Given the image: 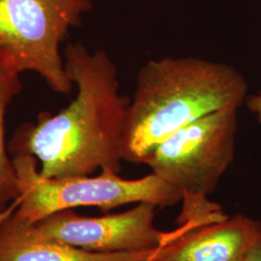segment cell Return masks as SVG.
<instances>
[{"label":"cell","mask_w":261,"mask_h":261,"mask_svg":"<svg viewBox=\"0 0 261 261\" xmlns=\"http://www.w3.org/2000/svg\"><path fill=\"white\" fill-rule=\"evenodd\" d=\"M242 261H261V224H258V228L255 234L251 246L245 253Z\"/></svg>","instance_id":"10"},{"label":"cell","mask_w":261,"mask_h":261,"mask_svg":"<svg viewBox=\"0 0 261 261\" xmlns=\"http://www.w3.org/2000/svg\"><path fill=\"white\" fill-rule=\"evenodd\" d=\"M249 84L234 66L197 56H165L140 67L127 107L122 161L141 164L176 130L212 112L239 110Z\"/></svg>","instance_id":"2"},{"label":"cell","mask_w":261,"mask_h":261,"mask_svg":"<svg viewBox=\"0 0 261 261\" xmlns=\"http://www.w3.org/2000/svg\"><path fill=\"white\" fill-rule=\"evenodd\" d=\"M258 224L237 215L197 226L165 245L150 261H242Z\"/></svg>","instance_id":"8"},{"label":"cell","mask_w":261,"mask_h":261,"mask_svg":"<svg viewBox=\"0 0 261 261\" xmlns=\"http://www.w3.org/2000/svg\"><path fill=\"white\" fill-rule=\"evenodd\" d=\"M64 66L76 85L75 99L57 113L44 112L20 126L10 140L15 156L41 164L46 178L89 176L98 169L119 172L124 121L130 99L120 92L117 66L103 50L69 43Z\"/></svg>","instance_id":"1"},{"label":"cell","mask_w":261,"mask_h":261,"mask_svg":"<svg viewBox=\"0 0 261 261\" xmlns=\"http://www.w3.org/2000/svg\"><path fill=\"white\" fill-rule=\"evenodd\" d=\"M12 162L19 187L15 213L31 224L74 207L95 206L109 211L136 202L167 207L182 200L175 188L153 172L135 180L123 179L111 168L102 169L97 176L46 178L32 156H15Z\"/></svg>","instance_id":"4"},{"label":"cell","mask_w":261,"mask_h":261,"mask_svg":"<svg viewBox=\"0 0 261 261\" xmlns=\"http://www.w3.org/2000/svg\"><path fill=\"white\" fill-rule=\"evenodd\" d=\"M245 105L249 112L254 115L257 123L261 124V92L248 95L245 101Z\"/></svg>","instance_id":"11"},{"label":"cell","mask_w":261,"mask_h":261,"mask_svg":"<svg viewBox=\"0 0 261 261\" xmlns=\"http://www.w3.org/2000/svg\"><path fill=\"white\" fill-rule=\"evenodd\" d=\"M156 207L150 202H140L126 212L103 217H84L68 209L41 220L36 226L61 242L97 252L156 250L198 226L187 223L172 232H162L154 226Z\"/></svg>","instance_id":"6"},{"label":"cell","mask_w":261,"mask_h":261,"mask_svg":"<svg viewBox=\"0 0 261 261\" xmlns=\"http://www.w3.org/2000/svg\"><path fill=\"white\" fill-rule=\"evenodd\" d=\"M15 204L0 216V261H149L152 251L97 252L85 251L43 233L15 213Z\"/></svg>","instance_id":"7"},{"label":"cell","mask_w":261,"mask_h":261,"mask_svg":"<svg viewBox=\"0 0 261 261\" xmlns=\"http://www.w3.org/2000/svg\"><path fill=\"white\" fill-rule=\"evenodd\" d=\"M5 204H6V202H4L3 200H1V199H0V216L2 215V213H3L5 210H6V208L4 207Z\"/></svg>","instance_id":"12"},{"label":"cell","mask_w":261,"mask_h":261,"mask_svg":"<svg viewBox=\"0 0 261 261\" xmlns=\"http://www.w3.org/2000/svg\"><path fill=\"white\" fill-rule=\"evenodd\" d=\"M22 90L19 75L0 69V199L4 202L19 197L16 169L7 156L4 141L5 114L10 103Z\"/></svg>","instance_id":"9"},{"label":"cell","mask_w":261,"mask_h":261,"mask_svg":"<svg viewBox=\"0 0 261 261\" xmlns=\"http://www.w3.org/2000/svg\"><path fill=\"white\" fill-rule=\"evenodd\" d=\"M90 9L89 0H0V69L37 73L55 92L70 93L60 45Z\"/></svg>","instance_id":"5"},{"label":"cell","mask_w":261,"mask_h":261,"mask_svg":"<svg viewBox=\"0 0 261 261\" xmlns=\"http://www.w3.org/2000/svg\"><path fill=\"white\" fill-rule=\"evenodd\" d=\"M238 111L222 110L191 122L143 159L141 164L181 194V224L210 223L225 217L207 196L233 162Z\"/></svg>","instance_id":"3"},{"label":"cell","mask_w":261,"mask_h":261,"mask_svg":"<svg viewBox=\"0 0 261 261\" xmlns=\"http://www.w3.org/2000/svg\"><path fill=\"white\" fill-rule=\"evenodd\" d=\"M150 261V260H149Z\"/></svg>","instance_id":"13"}]
</instances>
